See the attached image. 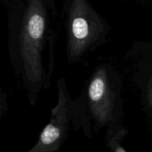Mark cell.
Returning a JSON list of instances; mask_svg holds the SVG:
<instances>
[{
    "instance_id": "obj_1",
    "label": "cell",
    "mask_w": 152,
    "mask_h": 152,
    "mask_svg": "<svg viewBox=\"0 0 152 152\" xmlns=\"http://www.w3.org/2000/svg\"><path fill=\"white\" fill-rule=\"evenodd\" d=\"M123 82L120 68L108 61L97 64L83 93L77 98L85 123V134L92 130L122 125L124 117L122 91Z\"/></svg>"
},
{
    "instance_id": "obj_2",
    "label": "cell",
    "mask_w": 152,
    "mask_h": 152,
    "mask_svg": "<svg viewBox=\"0 0 152 152\" xmlns=\"http://www.w3.org/2000/svg\"><path fill=\"white\" fill-rule=\"evenodd\" d=\"M56 85L58 99L50 111V120L42 129L35 145L26 152H58L71 129H83L78 102L71 97L66 80L62 77Z\"/></svg>"
},
{
    "instance_id": "obj_3",
    "label": "cell",
    "mask_w": 152,
    "mask_h": 152,
    "mask_svg": "<svg viewBox=\"0 0 152 152\" xmlns=\"http://www.w3.org/2000/svg\"><path fill=\"white\" fill-rule=\"evenodd\" d=\"M128 134L129 131L123 124L107 128L105 138L108 148L113 152H126L121 143Z\"/></svg>"
},
{
    "instance_id": "obj_4",
    "label": "cell",
    "mask_w": 152,
    "mask_h": 152,
    "mask_svg": "<svg viewBox=\"0 0 152 152\" xmlns=\"http://www.w3.org/2000/svg\"><path fill=\"white\" fill-rule=\"evenodd\" d=\"M1 108H2V101H1V96H0V111L1 110Z\"/></svg>"
}]
</instances>
